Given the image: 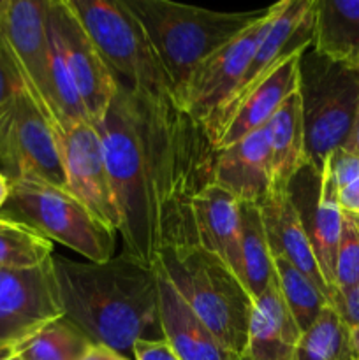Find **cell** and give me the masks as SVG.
Wrapping results in <instances>:
<instances>
[{
  "instance_id": "cell-40",
  "label": "cell",
  "mask_w": 359,
  "mask_h": 360,
  "mask_svg": "<svg viewBox=\"0 0 359 360\" xmlns=\"http://www.w3.org/2000/svg\"><path fill=\"white\" fill-rule=\"evenodd\" d=\"M355 63H358V65H359V58H358V62H355Z\"/></svg>"
},
{
  "instance_id": "cell-30",
  "label": "cell",
  "mask_w": 359,
  "mask_h": 360,
  "mask_svg": "<svg viewBox=\"0 0 359 360\" xmlns=\"http://www.w3.org/2000/svg\"><path fill=\"white\" fill-rule=\"evenodd\" d=\"M359 283V218L341 213V231L334 266V297ZM334 301V299H333Z\"/></svg>"
},
{
  "instance_id": "cell-26",
  "label": "cell",
  "mask_w": 359,
  "mask_h": 360,
  "mask_svg": "<svg viewBox=\"0 0 359 360\" xmlns=\"http://www.w3.org/2000/svg\"><path fill=\"white\" fill-rule=\"evenodd\" d=\"M348 326L327 306L308 330L301 334L294 360H355Z\"/></svg>"
},
{
  "instance_id": "cell-17",
  "label": "cell",
  "mask_w": 359,
  "mask_h": 360,
  "mask_svg": "<svg viewBox=\"0 0 359 360\" xmlns=\"http://www.w3.org/2000/svg\"><path fill=\"white\" fill-rule=\"evenodd\" d=\"M215 185L238 202L263 204L271 193V157L266 127L218 151Z\"/></svg>"
},
{
  "instance_id": "cell-35",
  "label": "cell",
  "mask_w": 359,
  "mask_h": 360,
  "mask_svg": "<svg viewBox=\"0 0 359 360\" xmlns=\"http://www.w3.org/2000/svg\"><path fill=\"white\" fill-rule=\"evenodd\" d=\"M344 150L351 151V153L358 155L359 157V105H358V112H355L354 123H352L351 134L347 137V143L344 144Z\"/></svg>"
},
{
  "instance_id": "cell-28",
  "label": "cell",
  "mask_w": 359,
  "mask_h": 360,
  "mask_svg": "<svg viewBox=\"0 0 359 360\" xmlns=\"http://www.w3.org/2000/svg\"><path fill=\"white\" fill-rule=\"evenodd\" d=\"M51 257V241L20 225L0 221V269H28Z\"/></svg>"
},
{
  "instance_id": "cell-5",
  "label": "cell",
  "mask_w": 359,
  "mask_h": 360,
  "mask_svg": "<svg viewBox=\"0 0 359 360\" xmlns=\"http://www.w3.org/2000/svg\"><path fill=\"white\" fill-rule=\"evenodd\" d=\"M299 97L306 167L319 174L326 158L344 148L359 105V65L320 55L308 46L299 58Z\"/></svg>"
},
{
  "instance_id": "cell-27",
  "label": "cell",
  "mask_w": 359,
  "mask_h": 360,
  "mask_svg": "<svg viewBox=\"0 0 359 360\" xmlns=\"http://www.w3.org/2000/svg\"><path fill=\"white\" fill-rule=\"evenodd\" d=\"M94 341L65 316L14 348L21 360H81Z\"/></svg>"
},
{
  "instance_id": "cell-6",
  "label": "cell",
  "mask_w": 359,
  "mask_h": 360,
  "mask_svg": "<svg viewBox=\"0 0 359 360\" xmlns=\"http://www.w3.org/2000/svg\"><path fill=\"white\" fill-rule=\"evenodd\" d=\"M0 221L20 225L48 241L60 243L88 262H108L115 253V232L101 224L67 188L44 183H11Z\"/></svg>"
},
{
  "instance_id": "cell-33",
  "label": "cell",
  "mask_w": 359,
  "mask_h": 360,
  "mask_svg": "<svg viewBox=\"0 0 359 360\" xmlns=\"http://www.w3.org/2000/svg\"><path fill=\"white\" fill-rule=\"evenodd\" d=\"M333 308L340 313L348 327L359 326V283L334 297Z\"/></svg>"
},
{
  "instance_id": "cell-29",
  "label": "cell",
  "mask_w": 359,
  "mask_h": 360,
  "mask_svg": "<svg viewBox=\"0 0 359 360\" xmlns=\"http://www.w3.org/2000/svg\"><path fill=\"white\" fill-rule=\"evenodd\" d=\"M322 167L327 169L333 181L336 202L341 213L359 218V157L338 148L326 158Z\"/></svg>"
},
{
  "instance_id": "cell-13",
  "label": "cell",
  "mask_w": 359,
  "mask_h": 360,
  "mask_svg": "<svg viewBox=\"0 0 359 360\" xmlns=\"http://www.w3.org/2000/svg\"><path fill=\"white\" fill-rule=\"evenodd\" d=\"M48 30L55 35L65 56L88 118L92 123L99 122L120 90L115 74L67 0H49Z\"/></svg>"
},
{
  "instance_id": "cell-22",
  "label": "cell",
  "mask_w": 359,
  "mask_h": 360,
  "mask_svg": "<svg viewBox=\"0 0 359 360\" xmlns=\"http://www.w3.org/2000/svg\"><path fill=\"white\" fill-rule=\"evenodd\" d=\"M313 49L333 60L359 58V0H317Z\"/></svg>"
},
{
  "instance_id": "cell-9",
  "label": "cell",
  "mask_w": 359,
  "mask_h": 360,
  "mask_svg": "<svg viewBox=\"0 0 359 360\" xmlns=\"http://www.w3.org/2000/svg\"><path fill=\"white\" fill-rule=\"evenodd\" d=\"M275 16L270 28L264 34L263 41L257 46L248 69L238 84L227 104L211 118L204 129L210 134L213 143L218 134L224 130L236 109L246 101L250 94L259 84L264 83L267 76L292 55L305 51L313 42L315 32V11L317 0H285L275 4Z\"/></svg>"
},
{
  "instance_id": "cell-11",
  "label": "cell",
  "mask_w": 359,
  "mask_h": 360,
  "mask_svg": "<svg viewBox=\"0 0 359 360\" xmlns=\"http://www.w3.org/2000/svg\"><path fill=\"white\" fill-rule=\"evenodd\" d=\"M63 316L53 257L28 269H0V347H20Z\"/></svg>"
},
{
  "instance_id": "cell-21",
  "label": "cell",
  "mask_w": 359,
  "mask_h": 360,
  "mask_svg": "<svg viewBox=\"0 0 359 360\" xmlns=\"http://www.w3.org/2000/svg\"><path fill=\"white\" fill-rule=\"evenodd\" d=\"M271 157V192H289L306 167L305 125L299 91L278 108L266 125Z\"/></svg>"
},
{
  "instance_id": "cell-38",
  "label": "cell",
  "mask_w": 359,
  "mask_h": 360,
  "mask_svg": "<svg viewBox=\"0 0 359 360\" xmlns=\"http://www.w3.org/2000/svg\"><path fill=\"white\" fill-rule=\"evenodd\" d=\"M13 354H14V348H11V347H0V360L9 359Z\"/></svg>"
},
{
  "instance_id": "cell-20",
  "label": "cell",
  "mask_w": 359,
  "mask_h": 360,
  "mask_svg": "<svg viewBox=\"0 0 359 360\" xmlns=\"http://www.w3.org/2000/svg\"><path fill=\"white\" fill-rule=\"evenodd\" d=\"M299 58L301 53L289 56L282 62L263 84L246 97V101L236 109L227 125L218 134L215 146L218 150L238 143L248 134L264 129L282 104L299 88Z\"/></svg>"
},
{
  "instance_id": "cell-14",
  "label": "cell",
  "mask_w": 359,
  "mask_h": 360,
  "mask_svg": "<svg viewBox=\"0 0 359 360\" xmlns=\"http://www.w3.org/2000/svg\"><path fill=\"white\" fill-rule=\"evenodd\" d=\"M49 0H7L0 20L6 44L23 81L25 91L44 112L49 123L55 120V108L49 83Z\"/></svg>"
},
{
  "instance_id": "cell-34",
  "label": "cell",
  "mask_w": 359,
  "mask_h": 360,
  "mask_svg": "<svg viewBox=\"0 0 359 360\" xmlns=\"http://www.w3.org/2000/svg\"><path fill=\"white\" fill-rule=\"evenodd\" d=\"M81 360H129L123 354L113 350V348L104 347V345L94 343L87 350V354L81 357Z\"/></svg>"
},
{
  "instance_id": "cell-24",
  "label": "cell",
  "mask_w": 359,
  "mask_h": 360,
  "mask_svg": "<svg viewBox=\"0 0 359 360\" xmlns=\"http://www.w3.org/2000/svg\"><path fill=\"white\" fill-rule=\"evenodd\" d=\"M241 217V252L245 267V287L252 301L267 288L273 278V259L267 245L266 229L259 204L239 202Z\"/></svg>"
},
{
  "instance_id": "cell-1",
  "label": "cell",
  "mask_w": 359,
  "mask_h": 360,
  "mask_svg": "<svg viewBox=\"0 0 359 360\" xmlns=\"http://www.w3.org/2000/svg\"><path fill=\"white\" fill-rule=\"evenodd\" d=\"M94 127L125 252L151 267L164 252L197 245L194 202L215 183L220 151L206 129L172 97L122 86Z\"/></svg>"
},
{
  "instance_id": "cell-23",
  "label": "cell",
  "mask_w": 359,
  "mask_h": 360,
  "mask_svg": "<svg viewBox=\"0 0 359 360\" xmlns=\"http://www.w3.org/2000/svg\"><path fill=\"white\" fill-rule=\"evenodd\" d=\"M312 214L306 225L317 264L334 299V266L341 231V210L336 202L333 181L326 167L320 169Z\"/></svg>"
},
{
  "instance_id": "cell-15",
  "label": "cell",
  "mask_w": 359,
  "mask_h": 360,
  "mask_svg": "<svg viewBox=\"0 0 359 360\" xmlns=\"http://www.w3.org/2000/svg\"><path fill=\"white\" fill-rule=\"evenodd\" d=\"M157 278L158 326L162 338L172 347L180 360H238L229 354L215 334L197 319L185 299L162 269L160 262L151 264Z\"/></svg>"
},
{
  "instance_id": "cell-41",
  "label": "cell",
  "mask_w": 359,
  "mask_h": 360,
  "mask_svg": "<svg viewBox=\"0 0 359 360\" xmlns=\"http://www.w3.org/2000/svg\"><path fill=\"white\" fill-rule=\"evenodd\" d=\"M238 360H246V359H238Z\"/></svg>"
},
{
  "instance_id": "cell-2",
  "label": "cell",
  "mask_w": 359,
  "mask_h": 360,
  "mask_svg": "<svg viewBox=\"0 0 359 360\" xmlns=\"http://www.w3.org/2000/svg\"><path fill=\"white\" fill-rule=\"evenodd\" d=\"M65 319L94 343L125 354L158 326L153 267L129 253L108 262H76L53 255Z\"/></svg>"
},
{
  "instance_id": "cell-8",
  "label": "cell",
  "mask_w": 359,
  "mask_h": 360,
  "mask_svg": "<svg viewBox=\"0 0 359 360\" xmlns=\"http://www.w3.org/2000/svg\"><path fill=\"white\" fill-rule=\"evenodd\" d=\"M0 172L11 183L67 188L51 123L25 90L0 112Z\"/></svg>"
},
{
  "instance_id": "cell-31",
  "label": "cell",
  "mask_w": 359,
  "mask_h": 360,
  "mask_svg": "<svg viewBox=\"0 0 359 360\" xmlns=\"http://www.w3.org/2000/svg\"><path fill=\"white\" fill-rule=\"evenodd\" d=\"M23 90V81H21L16 63L11 56L6 39H4L2 30H0V112Z\"/></svg>"
},
{
  "instance_id": "cell-37",
  "label": "cell",
  "mask_w": 359,
  "mask_h": 360,
  "mask_svg": "<svg viewBox=\"0 0 359 360\" xmlns=\"http://www.w3.org/2000/svg\"><path fill=\"white\" fill-rule=\"evenodd\" d=\"M348 333H351V343L352 348H354L355 357L359 359V326L348 327Z\"/></svg>"
},
{
  "instance_id": "cell-16",
  "label": "cell",
  "mask_w": 359,
  "mask_h": 360,
  "mask_svg": "<svg viewBox=\"0 0 359 360\" xmlns=\"http://www.w3.org/2000/svg\"><path fill=\"white\" fill-rule=\"evenodd\" d=\"M260 214H263L271 255L282 257L298 267L327 295L333 306V294L319 269L312 241L303 220L301 207L296 202L292 188L282 193L271 192L260 204Z\"/></svg>"
},
{
  "instance_id": "cell-32",
  "label": "cell",
  "mask_w": 359,
  "mask_h": 360,
  "mask_svg": "<svg viewBox=\"0 0 359 360\" xmlns=\"http://www.w3.org/2000/svg\"><path fill=\"white\" fill-rule=\"evenodd\" d=\"M132 355L136 360H180L164 338H141L132 345Z\"/></svg>"
},
{
  "instance_id": "cell-10",
  "label": "cell",
  "mask_w": 359,
  "mask_h": 360,
  "mask_svg": "<svg viewBox=\"0 0 359 360\" xmlns=\"http://www.w3.org/2000/svg\"><path fill=\"white\" fill-rule=\"evenodd\" d=\"M275 16V7L263 11L252 25L197 65L180 98V108L206 127L227 104L241 83L257 46Z\"/></svg>"
},
{
  "instance_id": "cell-25",
  "label": "cell",
  "mask_w": 359,
  "mask_h": 360,
  "mask_svg": "<svg viewBox=\"0 0 359 360\" xmlns=\"http://www.w3.org/2000/svg\"><path fill=\"white\" fill-rule=\"evenodd\" d=\"M271 259H273V271L282 297L301 333H305L315 323L320 313L331 306V301L298 267L278 255H271Z\"/></svg>"
},
{
  "instance_id": "cell-42",
  "label": "cell",
  "mask_w": 359,
  "mask_h": 360,
  "mask_svg": "<svg viewBox=\"0 0 359 360\" xmlns=\"http://www.w3.org/2000/svg\"><path fill=\"white\" fill-rule=\"evenodd\" d=\"M355 360H359V359H355Z\"/></svg>"
},
{
  "instance_id": "cell-19",
  "label": "cell",
  "mask_w": 359,
  "mask_h": 360,
  "mask_svg": "<svg viewBox=\"0 0 359 360\" xmlns=\"http://www.w3.org/2000/svg\"><path fill=\"white\" fill-rule=\"evenodd\" d=\"M301 334V329L282 297L277 276L273 274L266 290L253 301L243 359L294 360Z\"/></svg>"
},
{
  "instance_id": "cell-7",
  "label": "cell",
  "mask_w": 359,
  "mask_h": 360,
  "mask_svg": "<svg viewBox=\"0 0 359 360\" xmlns=\"http://www.w3.org/2000/svg\"><path fill=\"white\" fill-rule=\"evenodd\" d=\"M67 2L87 28L120 86L134 94L175 98L171 81L146 32L123 0Z\"/></svg>"
},
{
  "instance_id": "cell-4",
  "label": "cell",
  "mask_w": 359,
  "mask_h": 360,
  "mask_svg": "<svg viewBox=\"0 0 359 360\" xmlns=\"http://www.w3.org/2000/svg\"><path fill=\"white\" fill-rule=\"evenodd\" d=\"M157 260L197 319L229 354L243 359L253 301L238 276L199 245L169 250Z\"/></svg>"
},
{
  "instance_id": "cell-18",
  "label": "cell",
  "mask_w": 359,
  "mask_h": 360,
  "mask_svg": "<svg viewBox=\"0 0 359 360\" xmlns=\"http://www.w3.org/2000/svg\"><path fill=\"white\" fill-rule=\"evenodd\" d=\"M194 224L197 245L218 257L245 285L238 200L213 183L194 202Z\"/></svg>"
},
{
  "instance_id": "cell-12",
  "label": "cell",
  "mask_w": 359,
  "mask_h": 360,
  "mask_svg": "<svg viewBox=\"0 0 359 360\" xmlns=\"http://www.w3.org/2000/svg\"><path fill=\"white\" fill-rule=\"evenodd\" d=\"M65 171L67 190L76 195L104 227L116 234L118 211L113 199L99 132L90 120L51 125Z\"/></svg>"
},
{
  "instance_id": "cell-36",
  "label": "cell",
  "mask_w": 359,
  "mask_h": 360,
  "mask_svg": "<svg viewBox=\"0 0 359 360\" xmlns=\"http://www.w3.org/2000/svg\"><path fill=\"white\" fill-rule=\"evenodd\" d=\"M9 193H11V181L2 174V172H0V210H2L4 204L7 202V199H9Z\"/></svg>"
},
{
  "instance_id": "cell-39",
  "label": "cell",
  "mask_w": 359,
  "mask_h": 360,
  "mask_svg": "<svg viewBox=\"0 0 359 360\" xmlns=\"http://www.w3.org/2000/svg\"><path fill=\"white\" fill-rule=\"evenodd\" d=\"M6 360H21L20 357H18V355H16V352H14V354L13 355H11V357L9 359H6Z\"/></svg>"
},
{
  "instance_id": "cell-3",
  "label": "cell",
  "mask_w": 359,
  "mask_h": 360,
  "mask_svg": "<svg viewBox=\"0 0 359 360\" xmlns=\"http://www.w3.org/2000/svg\"><path fill=\"white\" fill-rule=\"evenodd\" d=\"M123 4L146 32L178 105L197 65L263 14V11L218 13L171 0H123Z\"/></svg>"
}]
</instances>
